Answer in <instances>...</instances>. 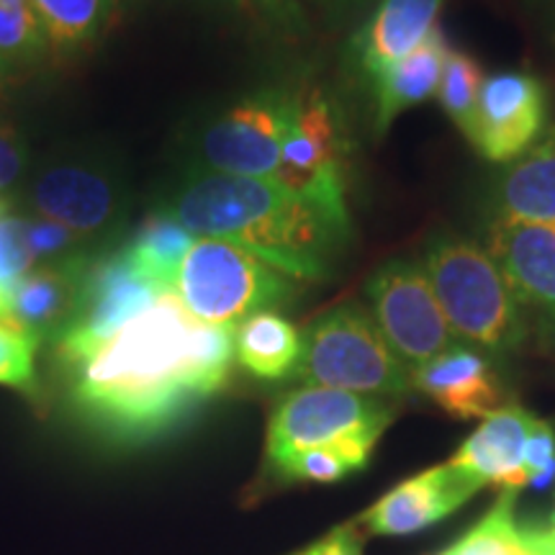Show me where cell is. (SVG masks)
Listing matches in <instances>:
<instances>
[{
  "label": "cell",
  "mask_w": 555,
  "mask_h": 555,
  "mask_svg": "<svg viewBox=\"0 0 555 555\" xmlns=\"http://www.w3.org/2000/svg\"><path fill=\"white\" fill-rule=\"evenodd\" d=\"M234 335L237 327L201 322L176 291H165L88 356L62 363L69 397L101 433L150 440L224 388Z\"/></svg>",
  "instance_id": "obj_1"
},
{
  "label": "cell",
  "mask_w": 555,
  "mask_h": 555,
  "mask_svg": "<svg viewBox=\"0 0 555 555\" xmlns=\"http://www.w3.org/2000/svg\"><path fill=\"white\" fill-rule=\"evenodd\" d=\"M170 214L193 237L224 240L296 281H327L347 240L314 206L270 178L204 172Z\"/></svg>",
  "instance_id": "obj_2"
},
{
  "label": "cell",
  "mask_w": 555,
  "mask_h": 555,
  "mask_svg": "<svg viewBox=\"0 0 555 555\" xmlns=\"http://www.w3.org/2000/svg\"><path fill=\"white\" fill-rule=\"evenodd\" d=\"M422 268L455 339L489 356L522 347L530 319L486 247L463 237H437L427 245Z\"/></svg>",
  "instance_id": "obj_3"
},
{
  "label": "cell",
  "mask_w": 555,
  "mask_h": 555,
  "mask_svg": "<svg viewBox=\"0 0 555 555\" xmlns=\"http://www.w3.org/2000/svg\"><path fill=\"white\" fill-rule=\"evenodd\" d=\"M294 378L304 386L339 388L376 399L412 391V371L360 304H343L309 324L301 335Z\"/></svg>",
  "instance_id": "obj_4"
},
{
  "label": "cell",
  "mask_w": 555,
  "mask_h": 555,
  "mask_svg": "<svg viewBox=\"0 0 555 555\" xmlns=\"http://www.w3.org/2000/svg\"><path fill=\"white\" fill-rule=\"evenodd\" d=\"M172 291L201 322L237 327L260 311L294 304L298 281L237 245L196 237L185 253Z\"/></svg>",
  "instance_id": "obj_5"
},
{
  "label": "cell",
  "mask_w": 555,
  "mask_h": 555,
  "mask_svg": "<svg viewBox=\"0 0 555 555\" xmlns=\"http://www.w3.org/2000/svg\"><path fill=\"white\" fill-rule=\"evenodd\" d=\"M393 412L384 399L301 386L278 401L268 422L266 463L275 476L291 457L317 448H376Z\"/></svg>",
  "instance_id": "obj_6"
},
{
  "label": "cell",
  "mask_w": 555,
  "mask_h": 555,
  "mask_svg": "<svg viewBox=\"0 0 555 555\" xmlns=\"http://www.w3.org/2000/svg\"><path fill=\"white\" fill-rule=\"evenodd\" d=\"M296 193L345 237L350 234L347 208V142L339 116L322 90H309L296 101L294 124L270 178Z\"/></svg>",
  "instance_id": "obj_7"
},
{
  "label": "cell",
  "mask_w": 555,
  "mask_h": 555,
  "mask_svg": "<svg viewBox=\"0 0 555 555\" xmlns=\"http://www.w3.org/2000/svg\"><path fill=\"white\" fill-rule=\"evenodd\" d=\"M365 294L378 330L412 373L455 347V335L422 262H386L367 278Z\"/></svg>",
  "instance_id": "obj_8"
},
{
  "label": "cell",
  "mask_w": 555,
  "mask_h": 555,
  "mask_svg": "<svg viewBox=\"0 0 555 555\" xmlns=\"http://www.w3.org/2000/svg\"><path fill=\"white\" fill-rule=\"evenodd\" d=\"M296 101L298 95L286 88H266L229 108L201 139L204 168L224 176L273 178Z\"/></svg>",
  "instance_id": "obj_9"
},
{
  "label": "cell",
  "mask_w": 555,
  "mask_h": 555,
  "mask_svg": "<svg viewBox=\"0 0 555 555\" xmlns=\"http://www.w3.org/2000/svg\"><path fill=\"white\" fill-rule=\"evenodd\" d=\"M165 294L147 273H142L127 249L90 260L82 275L78 307L57 343L60 363L88 356L124 324L147 311Z\"/></svg>",
  "instance_id": "obj_10"
},
{
  "label": "cell",
  "mask_w": 555,
  "mask_h": 555,
  "mask_svg": "<svg viewBox=\"0 0 555 555\" xmlns=\"http://www.w3.org/2000/svg\"><path fill=\"white\" fill-rule=\"evenodd\" d=\"M547 129V90L530 73H499L483 80L466 131L474 150L489 163L525 155Z\"/></svg>",
  "instance_id": "obj_11"
},
{
  "label": "cell",
  "mask_w": 555,
  "mask_h": 555,
  "mask_svg": "<svg viewBox=\"0 0 555 555\" xmlns=\"http://www.w3.org/2000/svg\"><path fill=\"white\" fill-rule=\"evenodd\" d=\"M486 253L502 270L519 307L555 343V227L491 221Z\"/></svg>",
  "instance_id": "obj_12"
},
{
  "label": "cell",
  "mask_w": 555,
  "mask_h": 555,
  "mask_svg": "<svg viewBox=\"0 0 555 555\" xmlns=\"http://www.w3.org/2000/svg\"><path fill=\"white\" fill-rule=\"evenodd\" d=\"M476 491H481V486L442 463L393 486L358 522H363L371 535H414L461 509Z\"/></svg>",
  "instance_id": "obj_13"
},
{
  "label": "cell",
  "mask_w": 555,
  "mask_h": 555,
  "mask_svg": "<svg viewBox=\"0 0 555 555\" xmlns=\"http://www.w3.org/2000/svg\"><path fill=\"white\" fill-rule=\"evenodd\" d=\"M29 206L37 217L65 227L88 242L119 219L121 196L101 172L78 165H57L34 180Z\"/></svg>",
  "instance_id": "obj_14"
},
{
  "label": "cell",
  "mask_w": 555,
  "mask_h": 555,
  "mask_svg": "<svg viewBox=\"0 0 555 555\" xmlns=\"http://www.w3.org/2000/svg\"><path fill=\"white\" fill-rule=\"evenodd\" d=\"M540 416L519 404L499 406L483 416L474 435L466 437L448 466L478 486H496L502 491L527 489L525 448Z\"/></svg>",
  "instance_id": "obj_15"
},
{
  "label": "cell",
  "mask_w": 555,
  "mask_h": 555,
  "mask_svg": "<svg viewBox=\"0 0 555 555\" xmlns=\"http://www.w3.org/2000/svg\"><path fill=\"white\" fill-rule=\"evenodd\" d=\"M90 266V255L80 253L60 262L34 266L13 283L11 317L13 327L37 339L57 343L78 307L82 275Z\"/></svg>",
  "instance_id": "obj_16"
},
{
  "label": "cell",
  "mask_w": 555,
  "mask_h": 555,
  "mask_svg": "<svg viewBox=\"0 0 555 555\" xmlns=\"http://www.w3.org/2000/svg\"><path fill=\"white\" fill-rule=\"evenodd\" d=\"M412 388L455 420H483L502 406L504 397L502 384L483 352L457 345L416 367Z\"/></svg>",
  "instance_id": "obj_17"
},
{
  "label": "cell",
  "mask_w": 555,
  "mask_h": 555,
  "mask_svg": "<svg viewBox=\"0 0 555 555\" xmlns=\"http://www.w3.org/2000/svg\"><path fill=\"white\" fill-rule=\"evenodd\" d=\"M491 221L555 227V127L512 159L489 198Z\"/></svg>",
  "instance_id": "obj_18"
},
{
  "label": "cell",
  "mask_w": 555,
  "mask_h": 555,
  "mask_svg": "<svg viewBox=\"0 0 555 555\" xmlns=\"http://www.w3.org/2000/svg\"><path fill=\"white\" fill-rule=\"evenodd\" d=\"M442 5L446 0H380L352 39V57L371 82L427 39Z\"/></svg>",
  "instance_id": "obj_19"
},
{
  "label": "cell",
  "mask_w": 555,
  "mask_h": 555,
  "mask_svg": "<svg viewBox=\"0 0 555 555\" xmlns=\"http://www.w3.org/2000/svg\"><path fill=\"white\" fill-rule=\"evenodd\" d=\"M448 52L450 44L446 34H442L440 26H435L416 50L409 52L406 57L399 60L393 67H388L378 80H373V86H376L378 137L386 134L388 127H391L401 111L420 106V103H425L427 99L437 95Z\"/></svg>",
  "instance_id": "obj_20"
},
{
  "label": "cell",
  "mask_w": 555,
  "mask_h": 555,
  "mask_svg": "<svg viewBox=\"0 0 555 555\" xmlns=\"http://www.w3.org/2000/svg\"><path fill=\"white\" fill-rule=\"evenodd\" d=\"M517 491H502L486 515L440 555H555L543 525L517 519Z\"/></svg>",
  "instance_id": "obj_21"
},
{
  "label": "cell",
  "mask_w": 555,
  "mask_h": 555,
  "mask_svg": "<svg viewBox=\"0 0 555 555\" xmlns=\"http://www.w3.org/2000/svg\"><path fill=\"white\" fill-rule=\"evenodd\" d=\"M234 358L255 378H288L294 376L298 358H301V335L278 311H260L237 327Z\"/></svg>",
  "instance_id": "obj_22"
},
{
  "label": "cell",
  "mask_w": 555,
  "mask_h": 555,
  "mask_svg": "<svg viewBox=\"0 0 555 555\" xmlns=\"http://www.w3.org/2000/svg\"><path fill=\"white\" fill-rule=\"evenodd\" d=\"M193 234L170 211L152 214V217L139 227L134 240L129 242L127 255L131 262L147 273L157 286L165 291L176 288L178 270L183 266L185 253L193 245Z\"/></svg>",
  "instance_id": "obj_23"
},
{
  "label": "cell",
  "mask_w": 555,
  "mask_h": 555,
  "mask_svg": "<svg viewBox=\"0 0 555 555\" xmlns=\"http://www.w3.org/2000/svg\"><path fill=\"white\" fill-rule=\"evenodd\" d=\"M31 5L57 52L82 50L114 16L111 0H31Z\"/></svg>",
  "instance_id": "obj_24"
},
{
  "label": "cell",
  "mask_w": 555,
  "mask_h": 555,
  "mask_svg": "<svg viewBox=\"0 0 555 555\" xmlns=\"http://www.w3.org/2000/svg\"><path fill=\"white\" fill-rule=\"evenodd\" d=\"M483 69L470 54L453 50L450 47L446 65H442L440 88H437V99L450 116V121L466 134L474 119V108L483 86Z\"/></svg>",
  "instance_id": "obj_25"
},
{
  "label": "cell",
  "mask_w": 555,
  "mask_h": 555,
  "mask_svg": "<svg viewBox=\"0 0 555 555\" xmlns=\"http://www.w3.org/2000/svg\"><path fill=\"white\" fill-rule=\"evenodd\" d=\"M371 450L363 448H317L307 453L291 457V461L278 470L275 478L283 483L309 481V483H335L345 476L358 474L371 461Z\"/></svg>",
  "instance_id": "obj_26"
},
{
  "label": "cell",
  "mask_w": 555,
  "mask_h": 555,
  "mask_svg": "<svg viewBox=\"0 0 555 555\" xmlns=\"http://www.w3.org/2000/svg\"><path fill=\"white\" fill-rule=\"evenodd\" d=\"M18 232L34 266H47V262H60L86 253L82 249L86 240L67 232L65 227L37 217V214L34 217H18Z\"/></svg>",
  "instance_id": "obj_27"
},
{
  "label": "cell",
  "mask_w": 555,
  "mask_h": 555,
  "mask_svg": "<svg viewBox=\"0 0 555 555\" xmlns=\"http://www.w3.org/2000/svg\"><path fill=\"white\" fill-rule=\"evenodd\" d=\"M37 339L26 332L0 322V384L26 393L37 391Z\"/></svg>",
  "instance_id": "obj_28"
},
{
  "label": "cell",
  "mask_w": 555,
  "mask_h": 555,
  "mask_svg": "<svg viewBox=\"0 0 555 555\" xmlns=\"http://www.w3.org/2000/svg\"><path fill=\"white\" fill-rule=\"evenodd\" d=\"M47 34L37 16L9 11L0 5V57L18 67L39 60L47 50Z\"/></svg>",
  "instance_id": "obj_29"
},
{
  "label": "cell",
  "mask_w": 555,
  "mask_h": 555,
  "mask_svg": "<svg viewBox=\"0 0 555 555\" xmlns=\"http://www.w3.org/2000/svg\"><path fill=\"white\" fill-rule=\"evenodd\" d=\"M227 3L253 18L255 24L286 34V37L307 29V16H304L298 0H227Z\"/></svg>",
  "instance_id": "obj_30"
},
{
  "label": "cell",
  "mask_w": 555,
  "mask_h": 555,
  "mask_svg": "<svg viewBox=\"0 0 555 555\" xmlns=\"http://www.w3.org/2000/svg\"><path fill=\"white\" fill-rule=\"evenodd\" d=\"M527 486L543 491L555 483V429L551 422L538 420L525 448Z\"/></svg>",
  "instance_id": "obj_31"
},
{
  "label": "cell",
  "mask_w": 555,
  "mask_h": 555,
  "mask_svg": "<svg viewBox=\"0 0 555 555\" xmlns=\"http://www.w3.org/2000/svg\"><path fill=\"white\" fill-rule=\"evenodd\" d=\"M26 165V150L16 131L0 119V193L16 183Z\"/></svg>",
  "instance_id": "obj_32"
},
{
  "label": "cell",
  "mask_w": 555,
  "mask_h": 555,
  "mask_svg": "<svg viewBox=\"0 0 555 555\" xmlns=\"http://www.w3.org/2000/svg\"><path fill=\"white\" fill-rule=\"evenodd\" d=\"M301 555H363V538L358 532V522L343 527V530L332 532L322 543L311 545Z\"/></svg>",
  "instance_id": "obj_33"
},
{
  "label": "cell",
  "mask_w": 555,
  "mask_h": 555,
  "mask_svg": "<svg viewBox=\"0 0 555 555\" xmlns=\"http://www.w3.org/2000/svg\"><path fill=\"white\" fill-rule=\"evenodd\" d=\"M0 5H3V9H9V11L24 13V16H37L31 0H0Z\"/></svg>",
  "instance_id": "obj_34"
},
{
  "label": "cell",
  "mask_w": 555,
  "mask_h": 555,
  "mask_svg": "<svg viewBox=\"0 0 555 555\" xmlns=\"http://www.w3.org/2000/svg\"><path fill=\"white\" fill-rule=\"evenodd\" d=\"M13 73H16V67L9 65V62H5L3 57H0V93H3V90L11 86Z\"/></svg>",
  "instance_id": "obj_35"
},
{
  "label": "cell",
  "mask_w": 555,
  "mask_h": 555,
  "mask_svg": "<svg viewBox=\"0 0 555 555\" xmlns=\"http://www.w3.org/2000/svg\"><path fill=\"white\" fill-rule=\"evenodd\" d=\"M543 530L547 532V535H551V540L555 543V502H553V509H551V515H547V522L543 525Z\"/></svg>",
  "instance_id": "obj_36"
},
{
  "label": "cell",
  "mask_w": 555,
  "mask_h": 555,
  "mask_svg": "<svg viewBox=\"0 0 555 555\" xmlns=\"http://www.w3.org/2000/svg\"><path fill=\"white\" fill-rule=\"evenodd\" d=\"M129 3H137V0H111V5H114V13H119L124 5H129Z\"/></svg>",
  "instance_id": "obj_37"
},
{
  "label": "cell",
  "mask_w": 555,
  "mask_h": 555,
  "mask_svg": "<svg viewBox=\"0 0 555 555\" xmlns=\"http://www.w3.org/2000/svg\"><path fill=\"white\" fill-rule=\"evenodd\" d=\"M530 3H535V5H551L553 0H530Z\"/></svg>",
  "instance_id": "obj_38"
},
{
  "label": "cell",
  "mask_w": 555,
  "mask_h": 555,
  "mask_svg": "<svg viewBox=\"0 0 555 555\" xmlns=\"http://www.w3.org/2000/svg\"><path fill=\"white\" fill-rule=\"evenodd\" d=\"M551 11H553V31H555V0L551 3Z\"/></svg>",
  "instance_id": "obj_39"
}]
</instances>
